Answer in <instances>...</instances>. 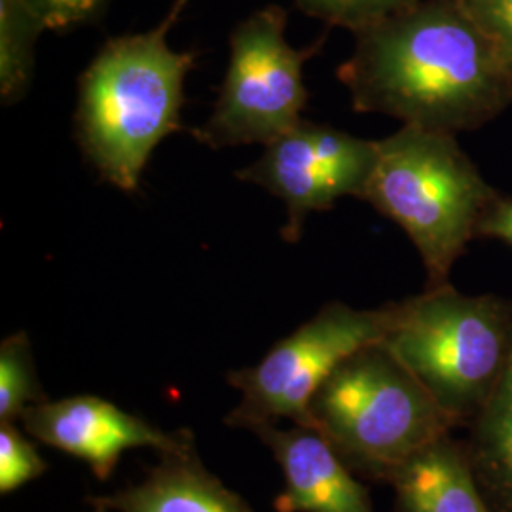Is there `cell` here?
I'll return each mask as SVG.
<instances>
[{
	"mask_svg": "<svg viewBox=\"0 0 512 512\" xmlns=\"http://www.w3.org/2000/svg\"><path fill=\"white\" fill-rule=\"evenodd\" d=\"M353 37L338 78L359 112L456 135L512 103L511 67L459 0H418Z\"/></svg>",
	"mask_w": 512,
	"mask_h": 512,
	"instance_id": "6da1fadb",
	"label": "cell"
},
{
	"mask_svg": "<svg viewBox=\"0 0 512 512\" xmlns=\"http://www.w3.org/2000/svg\"><path fill=\"white\" fill-rule=\"evenodd\" d=\"M192 0H175L154 29L110 38L80 76L76 139L101 179L135 192L150 154L181 131L184 80L194 52H175L167 35Z\"/></svg>",
	"mask_w": 512,
	"mask_h": 512,
	"instance_id": "7a4b0ae2",
	"label": "cell"
},
{
	"mask_svg": "<svg viewBox=\"0 0 512 512\" xmlns=\"http://www.w3.org/2000/svg\"><path fill=\"white\" fill-rule=\"evenodd\" d=\"M361 200L403 228L427 270V287H440L499 198L456 135L403 126L376 141Z\"/></svg>",
	"mask_w": 512,
	"mask_h": 512,
	"instance_id": "3957f363",
	"label": "cell"
},
{
	"mask_svg": "<svg viewBox=\"0 0 512 512\" xmlns=\"http://www.w3.org/2000/svg\"><path fill=\"white\" fill-rule=\"evenodd\" d=\"M385 348L458 425L492 397L512 353V306L494 294L471 296L450 283L389 304Z\"/></svg>",
	"mask_w": 512,
	"mask_h": 512,
	"instance_id": "277c9868",
	"label": "cell"
},
{
	"mask_svg": "<svg viewBox=\"0 0 512 512\" xmlns=\"http://www.w3.org/2000/svg\"><path fill=\"white\" fill-rule=\"evenodd\" d=\"M308 410L311 429L348 465L380 480L456 427L382 342L338 366L315 391Z\"/></svg>",
	"mask_w": 512,
	"mask_h": 512,
	"instance_id": "5b68a950",
	"label": "cell"
},
{
	"mask_svg": "<svg viewBox=\"0 0 512 512\" xmlns=\"http://www.w3.org/2000/svg\"><path fill=\"white\" fill-rule=\"evenodd\" d=\"M287 10L264 6L230 35V63L209 120L192 129L209 148L268 147L302 120L310 95L304 65L319 54L327 37L296 50L285 37Z\"/></svg>",
	"mask_w": 512,
	"mask_h": 512,
	"instance_id": "8992f818",
	"label": "cell"
},
{
	"mask_svg": "<svg viewBox=\"0 0 512 512\" xmlns=\"http://www.w3.org/2000/svg\"><path fill=\"white\" fill-rule=\"evenodd\" d=\"M389 319V304L380 310H355L342 302L323 306L260 363L228 376L241 393L228 423L255 429L291 420L310 427L308 406L315 391L353 353L384 342Z\"/></svg>",
	"mask_w": 512,
	"mask_h": 512,
	"instance_id": "52a82bcc",
	"label": "cell"
},
{
	"mask_svg": "<svg viewBox=\"0 0 512 512\" xmlns=\"http://www.w3.org/2000/svg\"><path fill=\"white\" fill-rule=\"evenodd\" d=\"M374 162L376 141L300 120L236 177L283 200L289 220L281 238L296 243L310 213L330 209L344 196H363Z\"/></svg>",
	"mask_w": 512,
	"mask_h": 512,
	"instance_id": "ba28073f",
	"label": "cell"
},
{
	"mask_svg": "<svg viewBox=\"0 0 512 512\" xmlns=\"http://www.w3.org/2000/svg\"><path fill=\"white\" fill-rule=\"evenodd\" d=\"M35 439L86 461L93 475L107 480L124 452L156 448L162 454L190 450L188 437L165 433L99 397H69L35 404L21 416Z\"/></svg>",
	"mask_w": 512,
	"mask_h": 512,
	"instance_id": "9c48e42d",
	"label": "cell"
},
{
	"mask_svg": "<svg viewBox=\"0 0 512 512\" xmlns=\"http://www.w3.org/2000/svg\"><path fill=\"white\" fill-rule=\"evenodd\" d=\"M253 431L268 444L285 478L275 511L374 512L365 486L321 433L304 425H260Z\"/></svg>",
	"mask_w": 512,
	"mask_h": 512,
	"instance_id": "30bf717a",
	"label": "cell"
},
{
	"mask_svg": "<svg viewBox=\"0 0 512 512\" xmlns=\"http://www.w3.org/2000/svg\"><path fill=\"white\" fill-rule=\"evenodd\" d=\"M93 505L105 512H255L203 467L192 448L164 454L143 482L93 499Z\"/></svg>",
	"mask_w": 512,
	"mask_h": 512,
	"instance_id": "8fae6325",
	"label": "cell"
},
{
	"mask_svg": "<svg viewBox=\"0 0 512 512\" xmlns=\"http://www.w3.org/2000/svg\"><path fill=\"white\" fill-rule=\"evenodd\" d=\"M387 482L397 512H494L476 484L463 442L452 433L399 465Z\"/></svg>",
	"mask_w": 512,
	"mask_h": 512,
	"instance_id": "7c38bea8",
	"label": "cell"
},
{
	"mask_svg": "<svg viewBox=\"0 0 512 512\" xmlns=\"http://www.w3.org/2000/svg\"><path fill=\"white\" fill-rule=\"evenodd\" d=\"M467 427L463 446L480 492L494 512H512V353L503 380Z\"/></svg>",
	"mask_w": 512,
	"mask_h": 512,
	"instance_id": "4fadbf2b",
	"label": "cell"
},
{
	"mask_svg": "<svg viewBox=\"0 0 512 512\" xmlns=\"http://www.w3.org/2000/svg\"><path fill=\"white\" fill-rule=\"evenodd\" d=\"M48 31L29 0H0V99L14 105L25 97L35 73L38 38Z\"/></svg>",
	"mask_w": 512,
	"mask_h": 512,
	"instance_id": "5bb4252c",
	"label": "cell"
},
{
	"mask_svg": "<svg viewBox=\"0 0 512 512\" xmlns=\"http://www.w3.org/2000/svg\"><path fill=\"white\" fill-rule=\"evenodd\" d=\"M44 401L29 336L19 330L0 346V421L14 423L27 408Z\"/></svg>",
	"mask_w": 512,
	"mask_h": 512,
	"instance_id": "9a60e30c",
	"label": "cell"
},
{
	"mask_svg": "<svg viewBox=\"0 0 512 512\" xmlns=\"http://www.w3.org/2000/svg\"><path fill=\"white\" fill-rule=\"evenodd\" d=\"M296 8L310 18L321 19L330 27L359 33L391 18L418 0H293Z\"/></svg>",
	"mask_w": 512,
	"mask_h": 512,
	"instance_id": "2e32d148",
	"label": "cell"
},
{
	"mask_svg": "<svg viewBox=\"0 0 512 512\" xmlns=\"http://www.w3.org/2000/svg\"><path fill=\"white\" fill-rule=\"evenodd\" d=\"M46 461L14 423L0 427V494H10L46 471Z\"/></svg>",
	"mask_w": 512,
	"mask_h": 512,
	"instance_id": "e0dca14e",
	"label": "cell"
},
{
	"mask_svg": "<svg viewBox=\"0 0 512 512\" xmlns=\"http://www.w3.org/2000/svg\"><path fill=\"white\" fill-rule=\"evenodd\" d=\"M512 69V0H459Z\"/></svg>",
	"mask_w": 512,
	"mask_h": 512,
	"instance_id": "ac0fdd59",
	"label": "cell"
},
{
	"mask_svg": "<svg viewBox=\"0 0 512 512\" xmlns=\"http://www.w3.org/2000/svg\"><path fill=\"white\" fill-rule=\"evenodd\" d=\"M50 31H69L95 23L105 14L109 0H29Z\"/></svg>",
	"mask_w": 512,
	"mask_h": 512,
	"instance_id": "d6986e66",
	"label": "cell"
},
{
	"mask_svg": "<svg viewBox=\"0 0 512 512\" xmlns=\"http://www.w3.org/2000/svg\"><path fill=\"white\" fill-rule=\"evenodd\" d=\"M478 236L503 239L512 247V200H497L490 213L484 217Z\"/></svg>",
	"mask_w": 512,
	"mask_h": 512,
	"instance_id": "ffe728a7",
	"label": "cell"
},
{
	"mask_svg": "<svg viewBox=\"0 0 512 512\" xmlns=\"http://www.w3.org/2000/svg\"><path fill=\"white\" fill-rule=\"evenodd\" d=\"M97 512H105V511H99V509H97Z\"/></svg>",
	"mask_w": 512,
	"mask_h": 512,
	"instance_id": "44dd1931",
	"label": "cell"
}]
</instances>
